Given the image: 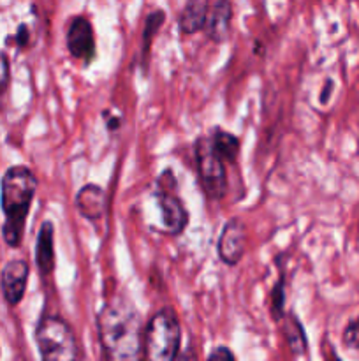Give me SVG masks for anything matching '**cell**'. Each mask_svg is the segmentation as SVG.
I'll use <instances>...</instances> for the list:
<instances>
[{
  "instance_id": "603a6c76",
  "label": "cell",
  "mask_w": 359,
  "mask_h": 361,
  "mask_svg": "<svg viewBox=\"0 0 359 361\" xmlns=\"http://www.w3.org/2000/svg\"><path fill=\"white\" fill-rule=\"evenodd\" d=\"M106 126H108V129H118L120 127V116H113L111 113H109V118L106 116Z\"/></svg>"
},
{
  "instance_id": "6da1fadb",
  "label": "cell",
  "mask_w": 359,
  "mask_h": 361,
  "mask_svg": "<svg viewBox=\"0 0 359 361\" xmlns=\"http://www.w3.org/2000/svg\"><path fill=\"white\" fill-rule=\"evenodd\" d=\"M97 334L108 361H141L143 326L139 312L129 300H109L99 310Z\"/></svg>"
},
{
  "instance_id": "8992f818",
  "label": "cell",
  "mask_w": 359,
  "mask_h": 361,
  "mask_svg": "<svg viewBox=\"0 0 359 361\" xmlns=\"http://www.w3.org/2000/svg\"><path fill=\"white\" fill-rule=\"evenodd\" d=\"M153 196L160 212L162 231L169 236L182 235L189 224V212L183 201L176 196V178L171 169H165L158 176Z\"/></svg>"
},
{
  "instance_id": "7a4b0ae2",
  "label": "cell",
  "mask_w": 359,
  "mask_h": 361,
  "mask_svg": "<svg viewBox=\"0 0 359 361\" xmlns=\"http://www.w3.org/2000/svg\"><path fill=\"white\" fill-rule=\"evenodd\" d=\"M37 190L35 175L25 166L9 168L0 183V204L4 212V240L9 247H20L30 204Z\"/></svg>"
},
{
  "instance_id": "277c9868",
  "label": "cell",
  "mask_w": 359,
  "mask_h": 361,
  "mask_svg": "<svg viewBox=\"0 0 359 361\" xmlns=\"http://www.w3.org/2000/svg\"><path fill=\"white\" fill-rule=\"evenodd\" d=\"M35 344L42 361H76L77 342L73 328L58 316H42L35 328Z\"/></svg>"
},
{
  "instance_id": "30bf717a",
  "label": "cell",
  "mask_w": 359,
  "mask_h": 361,
  "mask_svg": "<svg viewBox=\"0 0 359 361\" xmlns=\"http://www.w3.org/2000/svg\"><path fill=\"white\" fill-rule=\"evenodd\" d=\"M232 6L229 0H210L204 34L213 42H224L231 30Z\"/></svg>"
},
{
  "instance_id": "ac0fdd59",
  "label": "cell",
  "mask_w": 359,
  "mask_h": 361,
  "mask_svg": "<svg viewBox=\"0 0 359 361\" xmlns=\"http://www.w3.org/2000/svg\"><path fill=\"white\" fill-rule=\"evenodd\" d=\"M344 344L348 349H359V317L352 319L344 330Z\"/></svg>"
},
{
  "instance_id": "ffe728a7",
  "label": "cell",
  "mask_w": 359,
  "mask_h": 361,
  "mask_svg": "<svg viewBox=\"0 0 359 361\" xmlns=\"http://www.w3.org/2000/svg\"><path fill=\"white\" fill-rule=\"evenodd\" d=\"M206 361H236L234 355H232V351L229 348H215L213 351L210 353V356H208Z\"/></svg>"
},
{
  "instance_id": "9c48e42d",
  "label": "cell",
  "mask_w": 359,
  "mask_h": 361,
  "mask_svg": "<svg viewBox=\"0 0 359 361\" xmlns=\"http://www.w3.org/2000/svg\"><path fill=\"white\" fill-rule=\"evenodd\" d=\"M30 275V268L28 263L23 259H14L7 263L2 270V295L4 300L9 303L11 307L18 305L23 300L25 289H27V281Z\"/></svg>"
},
{
  "instance_id": "e0dca14e",
  "label": "cell",
  "mask_w": 359,
  "mask_h": 361,
  "mask_svg": "<svg viewBox=\"0 0 359 361\" xmlns=\"http://www.w3.org/2000/svg\"><path fill=\"white\" fill-rule=\"evenodd\" d=\"M271 316L277 323H280L282 317L285 316V281L284 275L278 279L275 284L273 291H271Z\"/></svg>"
},
{
  "instance_id": "8fae6325",
  "label": "cell",
  "mask_w": 359,
  "mask_h": 361,
  "mask_svg": "<svg viewBox=\"0 0 359 361\" xmlns=\"http://www.w3.org/2000/svg\"><path fill=\"white\" fill-rule=\"evenodd\" d=\"M76 208L81 217L90 222H97L106 215L108 197H106V192L101 187L94 185V183H87V185L77 190Z\"/></svg>"
},
{
  "instance_id": "5bb4252c",
  "label": "cell",
  "mask_w": 359,
  "mask_h": 361,
  "mask_svg": "<svg viewBox=\"0 0 359 361\" xmlns=\"http://www.w3.org/2000/svg\"><path fill=\"white\" fill-rule=\"evenodd\" d=\"M282 335H284L285 342H287L289 349L294 355H303L306 351V334L303 330V324L299 323L298 317L294 314H285L280 321Z\"/></svg>"
},
{
  "instance_id": "cb8c5ba5",
  "label": "cell",
  "mask_w": 359,
  "mask_h": 361,
  "mask_svg": "<svg viewBox=\"0 0 359 361\" xmlns=\"http://www.w3.org/2000/svg\"><path fill=\"white\" fill-rule=\"evenodd\" d=\"M324 356H326V361H341V360H340V356H338L336 353H334L333 349H331V348L327 349L326 353H324Z\"/></svg>"
},
{
  "instance_id": "3957f363",
  "label": "cell",
  "mask_w": 359,
  "mask_h": 361,
  "mask_svg": "<svg viewBox=\"0 0 359 361\" xmlns=\"http://www.w3.org/2000/svg\"><path fill=\"white\" fill-rule=\"evenodd\" d=\"M182 326L175 310L164 307L151 316L143 331L144 361H175L180 355Z\"/></svg>"
},
{
  "instance_id": "d6986e66",
  "label": "cell",
  "mask_w": 359,
  "mask_h": 361,
  "mask_svg": "<svg viewBox=\"0 0 359 361\" xmlns=\"http://www.w3.org/2000/svg\"><path fill=\"white\" fill-rule=\"evenodd\" d=\"M9 78H11V69H9V60L4 53H0V102H2L4 95H6L7 87H9Z\"/></svg>"
},
{
  "instance_id": "44dd1931",
  "label": "cell",
  "mask_w": 359,
  "mask_h": 361,
  "mask_svg": "<svg viewBox=\"0 0 359 361\" xmlns=\"http://www.w3.org/2000/svg\"><path fill=\"white\" fill-rule=\"evenodd\" d=\"M175 361H197V356H196V353L192 351V349H187V351H183V353H180L178 355V358H176Z\"/></svg>"
},
{
  "instance_id": "52a82bcc",
  "label": "cell",
  "mask_w": 359,
  "mask_h": 361,
  "mask_svg": "<svg viewBox=\"0 0 359 361\" xmlns=\"http://www.w3.org/2000/svg\"><path fill=\"white\" fill-rule=\"evenodd\" d=\"M67 49L70 56L81 60L84 66L95 59V37L92 23L84 16H73L67 25Z\"/></svg>"
},
{
  "instance_id": "9a60e30c",
  "label": "cell",
  "mask_w": 359,
  "mask_h": 361,
  "mask_svg": "<svg viewBox=\"0 0 359 361\" xmlns=\"http://www.w3.org/2000/svg\"><path fill=\"white\" fill-rule=\"evenodd\" d=\"M165 21V13L162 9L151 11L150 14L144 20V28H143V37H141V60H143V67H146V60L150 56V48L153 44V39L157 35V32L160 30V27Z\"/></svg>"
},
{
  "instance_id": "ba28073f",
  "label": "cell",
  "mask_w": 359,
  "mask_h": 361,
  "mask_svg": "<svg viewBox=\"0 0 359 361\" xmlns=\"http://www.w3.org/2000/svg\"><path fill=\"white\" fill-rule=\"evenodd\" d=\"M246 250V228L239 219H231L222 229L217 242V252L222 263L236 267Z\"/></svg>"
},
{
  "instance_id": "7402d4cb",
  "label": "cell",
  "mask_w": 359,
  "mask_h": 361,
  "mask_svg": "<svg viewBox=\"0 0 359 361\" xmlns=\"http://www.w3.org/2000/svg\"><path fill=\"white\" fill-rule=\"evenodd\" d=\"M16 39H18V44H20V46L27 44V41H28V30H27V27H25V25H21V27H20V30H18Z\"/></svg>"
},
{
  "instance_id": "d4e9b609",
  "label": "cell",
  "mask_w": 359,
  "mask_h": 361,
  "mask_svg": "<svg viewBox=\"0 0 359 361\" xmlns=\"http://www.w3.org/2000/svg\"><path fill=\"white\" fill-rule=\"evenodd\" d=\"M331 87H333V85H331V81H329V83H327V85H326V90H324V94H322V102H326V101H327V99H329V97H327V94H329Z\"/></svg>"
},
{
  "instance_id": "7c38bea8",
  "label": "cell",
  "mask_w": 359,
  "mask_h": 361,
  "mask_svg": "<svg viewBox=\"0 0 359 361\" xmlns=\"http://www.w3.org/2000/svg\"><path fill=\"white\" fill-rule=\"evenodd\" d=\"M35 264L42 277H48L55 270V228L49 221L42 222L35 242Z\"/></svg>"
},
{
  "instance_id": "2e32d148",
  "label": "cell",
  "mask_w": 359,
  "mask_h": 361,
  "mask_svg": "<svg viewBox=\"0 0 359 361\" xmlns=\"http://www.w3.org/2000/svg\"><path fill=\"white\" fill-rule=\"evenodd\" d=\"M211 145H213L215 152L220 155L222 161L234 162L236 157L239 154V140L234 134L227 133V130L215 129L213 134L210 136Z\"/></svg>"
},
{
  "instance_id": "4fadbf2b",
  "label": "cell",
  "mask_w": 359,
  "mask_h": 361,
  "mask_svg": "<svg viewBox=\"0 0 359 361\" xmlns=\"http://www.w3.org/2000/svg\"><path fill=\"white\" fill-rule=\"evenodd\" d=\"M210 0H187L178 16V27L182 34L190 35L204 30Z\"/></svg>"
},
{
  "instance_id": "5b68a950",
  "label": "cell",
  "mask_w": 359,
  "mask_h": 361,
  "mask_svg": "<svg viewBox=\"0 0 359 361\" xmlns=\"http://www.w3.org/2000/svg\"><path fill=\"white\" fill-rule=\"evenodd\" d=\"M194 157L199 183L210 200H222L227 192V171L225 162L215 152L211 140L201 136L194 145Z\"/></svg>"
}]
</instances>
